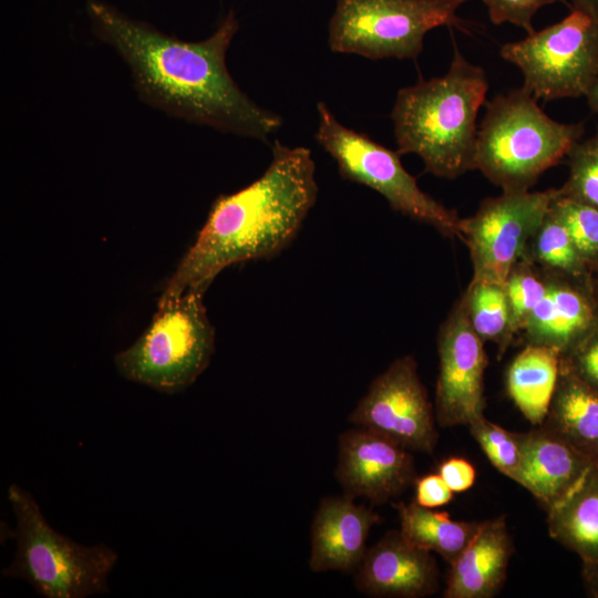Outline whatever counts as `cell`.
Masks as SVG:
<instances>
[{
    "label": "cell",
    "instance_id": "obj_2",
    "mask_svg": "<svg viewBox=\"0 0 598 598\" xmlns=\"http://www.w3.org/2000/svg\"><path fill=\"white\" fill-rule=\"evenodd\" d=\"M317 196L311 151L275 140L270 164L262 175L246 187L215 199L159 300L187 291L205 293L226 267L278 255L297 236Z\"/></svg>",
    "mask_w": 598,
    "mask_h": 598
},
{
    "label": "cell",
    "instance_id": "obj_6",
    "mask_svg": "<svg viewBox=\"0 0 598 598\" xmlns=\"http://www.w3.org/2000/svg\"><path fill=\"white\" fill-rule=\"evenodd\" d=\"M204 292L187 291L158 300L146 330L114 357L125 379L174 394L192 385L208 367L215 348V329L203 300Z\"/></svg>",
    "mask_w": 598,
    "mask_h": 598
},
{
    "label": "cell",
    "instance_id": "obj_11",
    "mask_svg": "<svg viewBox=\"0 0 598 598\" xmlns=\"http://www.w3.org/2000/svg\"><path fill=\"white\" fill-rule=\"evenodd\" d=\"M435 413L412 355L395 359L370 384L349 420L409 451L432 453L437 443Z\"/></svg>",
    "mask_w": 598,
    "mask_h": 598
},
{
    "label": "cell",
    "instance_id": "obj_1",
    "mask_svg": "<svg viewBox=\"0 0 598 598\" xmlns=\"http://www.w3.org/2000/svg\"><path fill=\"white\" fill-rule=\"evenodd\" d=\"M93 33L128 65L142 100L173 116L262 142L278 132L282 117L243 92L226 65L239 29L229 11L214 33L184 41L135 20L102 0L85 4Z\"/></svg>",
    "mask_w": 598,
    "mask_h": 598
},
{
    "label": "cell",
    "instance_id": "obj_18",
    "mask_svg": "<svg viewBox=\"0 0 598 598\" xmlns=\"http://www.w3.org/2000/svg\"><path fill=\"white\" fill-rule=\"evenodd\" d=\"M504 516L482 522L461 555L451 563L445 598H491L502 587L513 554Z\"/></svg>",
    "mask_w": 598,
    "mask_h": 598
},
{
    "label": "cell",
    "instance_id": "obj_32",
    "mask_svg": "<svg viewBox=\"0 0 598 598\" xmlns=\"http://www.w3.org/2000/svg\"><path fill=\"white\" fill-rule=\"evenodd\" d=\"M437 473L454 493L467 491L476 480L475 467L463 457L445 460L439 466Z\"/></svg>",
    "mask_w": 598,
    "mask_h": 598
},
{
    "label": "cell",
    "instance_id": "obj_21",
    "mask_svg": "<svg viewBox=\"0 0 598 598\" xmlns=\"http://www.w3.org/2000/svg\"><path fill=\"white\" fill-rule=\"evenodd\" d=\"M560 354L548 347L526 344L506 372V390L534 425H542L557 385Z\"/></svg>",
    "mask_w": 598,
    "mask_h": 598
},
{
    "label": "cell",
    "instance_id": "obj_19",
    "mask_svg": "<svg viewBox=\"0 0 598 598\" xmlns=\"http://www.w3.org/2000/svg\"><path fill=\"white\" fill-rule=\"evenodd\" d=\"M540 426L598 464V392L561 363L548 413Z\"/></svg>",
    "mask_w": 598,
    "mask_h": 598
},
{
    "label": "cell",
    "instance_id": "obj_15",
    "mask_svg": "<svg viewBox=\"0 0 598 598\" xmlns=\"http://www.w3.org/2000/svg\"><path fill=\"white\" fill-rule=\"evenodd\" d=\"M546 272L547 291L522 333L527 344L551 348L561 357L598 326V302L586 278Z\"/></svg>",
    "mask_w": 598,
    "mask_h": 598
},
{
    "label": "cell",
    "instance_id": "obj_34",
    "mask_svg": "<svg viewBox=\"0 0 598 598\" xmlns=\"http://www.w3.org/2000/svg\"><path fill=\"white\" fill-rule=\"evenodd\" d=\"M586 97L591 111L598 113V74L586 94Z\"/></svg>",
    "mask_w": 598,
    "mask_h": 598
},
{
    "label": "cell",
    "instance_id": "obj_22",
    "mask_svg": "<svg viewBox=\"0 0 598 598\" xmlns=\"http://www.w3.org/2000/svg\"><path fill=\"white\" fill-rule=\"evenodd\" d=\"M400 532L413 545L441 555L450 564L467 547L482 522L454 520L446 512L417 503H399Z\"/></svg>",
    "mask_w": 598,
    "mask_h": 598
},
{
    "label": "cell",
    "instance_id": "obj_17",
    "mask_svg": "<svg viewBox=\"0 0 598 598\" xmlns=\"http://www.w3.org/2000/svg\"><path fill=\"white\" fill-rule=\"evenodd\" d=\"M596 463L544 427L522 433L516 483L548 509Z\"/></svg>",
    "mask_w": 598,
    "mask_h": 598
},
{
    "label": "cell",
    "instance_id": "obj_26",
    "mask_svg": "<svg viewBox=\"0 0 598 598\" xmlns=\"http://www.w3.org/2000/svg\"><path fill=\"white\" fill-rule=\"evenodd\" d=\"M549 213L566 228L586 265L595 267L598 264V209L565 195L558 188Z\"/></svg>",
    "mask_w": 598,
    "mask_h": 598
},
{
    "label": "cell",
    "instance_id": "obj_35",
    "mask_svg": "<svg viewBox=\"0 0 598 598\" xmlns=\"http://www.w3.org/2000/svg\"><path fill=\"white\" fill-rule=\"evenodd\" d=\"M571 7L598 14V0H571Z\"/></svg>",
    "mask_w": 598,
    "mask_h": 598
},
{
    "label": "cell",
    "instance_id": "obj_27",
    "mask_svg": "<svg viewBox=\"0 0 598 598\" xmlns=\"http://www.w3.org/2000/svg\"><path fill=\"white\" fill-rule=\"evenodd\" d=\"M468 430L492 465L516 481L522 463V433L509 432L485 416L473 421Z\"/></svg>",
    "mask_w": 598,
    "mask_h": 598
},
{
    "label": "cell",
    "instance_id": "obj_3",
    "mask_svg": "<svg viewBox=\"0 0 598 598\" xmlns=\"http://www.w3.org/2000/svg\"><path fill=\"white\" fill-rule=\"evenodd\" d=\"M488 89L484 70L455 47L447 72L399 90L391 112L398 152L425 172L454 179L473 169L476 120Z\"/></svg>",
    "mask_w": 598,
    "mask_h": 598
},
{
    "label": "cell",
    "instance_id": "obj_33",
    "mask_svg": "<svg viewBox=\"0 0 598 598\" xmlns=\"http://www.w3.org/2000/svg\"><path fill=\"white\" fill-rule=\"evenodd\" d=\"M582 578L588 594L598 598V564H582Z\"/></svg>",
    "mask_w": 598,
    "mask_h": 598
},
{
    "label": "cell",
    "instance_id": "obj_24",
    "mask_svg": "<svg viewBox=\"0 0 598 598\" xmlns=\"http://www.w3.org/2000/svg\"><path fill=\"white\" fill-rule=\"evenodd\" d=\"M525 259L538 268L576 279H585L589 267L579 256L568 231L548 210L530 238Z\"/></svg>",
    "mask_w": 598,
    "mask_h": 598
},
{
    "label": "cell",
    "instance_id": "obj_8",
    "mask_svg": "<svg viewBox=\"0 0 598 598\" xmlns=\"http://www.w3.org/2000/svg\"><path fill=\"white\" fill-rule=\"evenodd\" d=\"M315 140L337 163L340 176L381 194L390 207L446 237H460L456 212L423 192L402 165L401 154L341 124L324 102L317 104Z\"/></svg>",
    "mask_w": 598,
    "mask_h": 598
},
{
    "label": "cell",
    "instance_id": "obj_12",
    "mask_svg": "<svg viewBox=\"0 0 598 598\" xmlns=\"http://www.w3.org/2000/svg\"><path fill=\"white\" fill-rule=\"evenodd\" d=\"M439 377L435 417L443 427L470 425L484 416V341L474 331L462 298L442 322L437 334Z\"/></svg>",
    "mask_w": 598,
    "mask_h": 598
},
{
    "label": "cell",
    "instance_id": "obj_7",
    "mask_svg": "<svg viewBox=\"0 0 598 598\" xmlns=\"http://www.w3.org/2000/svg\"><path fill=\"white\" fill-rule=\"evenodd\" d=\"M468 0H336L328 25L332 52L370 60L416 59L424 38L442 27L462 28L456 16Z\"/></svg>",
    "mask_w": 598,
    "mask_h": 598
},
{
    "label": "cell",
    "instance_id": "obj_23",
    "mask_svg": "<svg viewBox=\"0 0 598 598\" xmlns=\"http://www.w3.org/2000/svg\"><path fill=\"white\" fill-rule=\"evenodd\" d=\"M468 320L485 341L496 342L504 353L513 341L509 331V308L504 285L488 281H471L461 297Z\"/></svg>",
    "mask_w": 598,
    "mask_h": 598
},
{
    "label": "cell",
    "instance_id": "obj_4",
    "mask_svg": "<svg viewBox=\"0 0 598 598\" xmlns=\"http://www.w3.org/2000/svg\"><path fill=\"white\" fill-rule=\"evenodd\" d=\"M524 87L486 104L477 130L473 169L503 192H526L568 155L584 133L582 123L549 117Z\"/></svg>",
    "mask_w": 598,
    "mask_h": 598
},
{
    "label": "cell",
    "instance_id": "obj_29",
    "mask_svg": "<svg viewBox=\"0 0 598 598\" xmlns=\"http://www.w3.org/2000/svg\"><path fill=\"white\" fill-rule=\"evenodd\" d=\"M470 1V0H468ZM487 8L494 24L511 23L524 29L527 34L535 31L533 19L539 9L565 0H481Z\"/></svg>",
    "mask_w": 598,
    "mask_h": 598
},
{
    "label": "cell",
    "instance_id": "obj_14",
    "mask_svg": "<svg viewBox=\"0 0 598 598\" xmlns=\"http://www.w3.org/2000/svg\"><path fill=\"white\" fill-rule=\"evenodd\" d=\"M355 585L372 597H424L439 588L437 565L431 551L410 543L400 530H391L367 550Z\"/></svg>",
    "mask_w": 598,
    "mask_h": 598
},
{
    "label": "cell",
    "instance_id": "obj_20",
    "mask_svg": "<svg viewBox=\"0 0 598 598\" xmlns=\"http://www.w3.org/2000/svg\"><path fill=\"white\" fill-rule=\"evenodd\" d=\"M547 513L550 537L577 554L582 564H598V464Z\"/></svg>",
    "mask_w": 598,
    "mask_h": 598
},
{
    "label": "cell",
    "instance_id": "obj_31",
    "mask_svg": "<svg viewBox=\"0 0 598 598\" xmlns=\"http://www.w3.org/2000/svg\"><path fill=\"white\" fill-rule=\"evenodd\" d=\"M414 483L415 503L423 507H440L453 499L454 492L445 484L439 473L419 477Z\"/></svg>",
    "mask_w": 598,
    "mask_h": 598
},
{
    "label": "cell",
    "instance_id": "obj_5",
    "mask_svg": "<svg viewBox=\"0 0 598 598\" xmlns=\"http://www.w3.org/2000/svg\"><path fill=\"white\" fill-rule=\"evenodd\" d=\"M16 517L17 550L2 570L29 582L47 598H85L109 591L107 577L117 554L104 544L83 546L54 530L31 494L16 484L8 488Z\"/></svg>",
    "mask_w": 598,
    "mask_h": 598
},
{
    "label": "cell",
    "instance_id": "obj_36",
    "mask_svg": "<svg viewBox=\"0 0 598 598\" xmlns=\"http://www.w3.org/2000/svg\"><path fill=\"white\" fill-rule=\"evenodd\" d=\"M596 272H597V280H598V264L595 266Z\"/></svg>",
    "mask_w": 598,
    "mask_h": 598
},
{
    "label": "cell",
    "instance_id": "obj_9",
    "mask_svg": "<svg viewBox=\"0 0 598 598\" xmlns=\"http://www.w3.org/2000/svg\"><path fill=\"white\" fill-rule=\"evenodd\" d=\"M535 99L586 96L598 74V14L578 8L560 21L501 49Z\"/></svg>",
    "mask_w": 598,
    "mask_h": 598
},
{
    "label": "cell",
    "instance_id": "obj_16",
    "mask_svg": "<svg viewBox=\"0 0 598 598\" xmlns=\"http://www.w3.org/2000/svg\"><path fill=\"white\" fill-rule=\"evenodd\" d=\"M379 522L377 513L348 495L323 498L311 526L310 569L357 570L368 550L370 530Z\"/></svg>",
    "mask_w": 598,
    "mask_h": 598
},
{
    "label": "cell",
    "instance_id": "obj_30",
    "mask_svg": "<svg viewBox=\"0 0 598 598\" xmlns=\"http://www.w3.org/2000/svg\"><path fill=\"white\" fill-rule=\"evenodd\" d=\"M560 363L598 392V326L561 355Z\"/></svg>",
    "mask_w": 598,
    "mask_h": 598
},
{
    "label": "cell",
    "instance_id": "obj_28",
    "mask_svg": "<svg viewBox=\"0 0 598 598\" xmlns=\"http://www.w3.org/2000/svg\"><path fill=\"white\" fill-rule=\"evenodd\" d=\"M567 156L569 176L561 192L598 209V135L579 140Z\"/></svg>",
    "mask_w": 598,
    "mask_h": 598
},
{
    "label": "cell",
    "instance_id": "obj_25",
    "mask_svg": "<svg viewBox=\"0 0 598 598\" xmlns=\"http://www.w3.org/2000/svg\"><path fill=\"white\" fill-rule=\"evenodd\" d=\"M547 287V272L529 260L522 258L513 267L504 282L512 339L522 332L527 318L544 298Z\"/></svg>",
    "mask_w": 598,
    "mask_h": 598
},
{
    "label": "cell",
    "instance_id": "obj_10",
    "mask_svg": "<svg viewBox=\"0 0 598 598\" xmlns=\"http://www.w3.org/2000/svg\"><path fill=\"white\" fill-rule=\"evenodd\" d=\"M558 189L503 192L484 199L474 215L460 219V237L473 266L472 281L504 285L525 255Z\"/></svg>",
    "mask_w": 598,
    "mask_h": 598
},
{
    "label": "cell",
    "instance_id": "obj_13",
    "mask_svg": "<svg viewBox=\"0 0 598 598\" xmlns=\"http://www.w3.org/2000/svg\"><path fill=\"white\" fill-rule=\"evenodd\" d=\"M336 477L348 496L379 504L396 497L416 480L409 450L361 427L340 434Z\"/></svg>",
    "mask_w": 598,
    "mask_h": 598
}]
</instances>
